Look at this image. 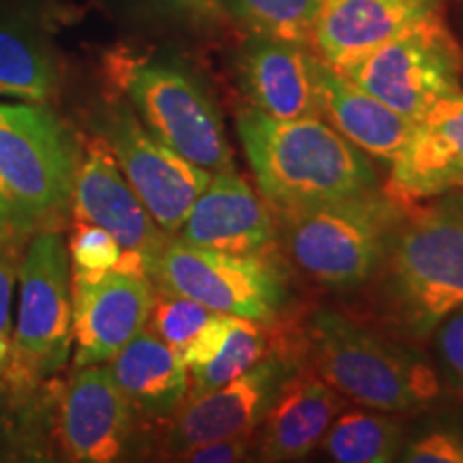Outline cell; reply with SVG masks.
<instances>
[{"label": "cell", "instance_id": "cell-1", "mask_svg": "<svg viewBox=\"0 0 463 463\" xmlns=\"http://www.w3.org/2000/svg\"><path fill=\"white\" fill-rule=\"evenodd\" d=\"M236 131L260 191L279 213L378 189L372 157L324 118L283 120L247 106Z\"/></svg>", "mask_w": 463, "mask_h": 463}, {"label": "cell", "instance_id": "cell-2", "mask_svg": "<svg viewBox=\"0 0 463 463\" xmlns=\"http://www.w3.org/2000/svg\"><path fill=\"white\" fill-rule=\"evenodd\" d=\"M375 277L382 309L410 339L463 309V191L410 202Z\"/></svg>", "mask_w": 463, "mask_h": 463}, {"label": "cell", "instance_id": "cell-3", "mask_svg": "<svg viewBox=\"0 0 463 463\" xmlns=\"http://www.w3.org/2000/svg\"><path fill=\"white\" fill-rule=\"evenodd\" d=\"M80 157L73 131L48 103H0V241L58 230Z\"/></svg>", "mask_w": 463, "mask_h": 463}, {"label": "cell", "instance_id": "cell-4", "mask_svg": "<svg viewBox=\"0 0 463 463\" xmlns=\"http://www.w3.org/2000/svg\"><path fill=\"white\" fill-rule=\"evenodd\" d=\"M300 339L314 372L364 408L416 412L442 397L444 382L430 358L339 311H314Z\"/></svg>", "mask_w": 463, "mask_h": 463}, {"label": "cell", "instance_id": "cell-5", "mask_svg": "<svg viewBox=\"0 0 463 463\" xmlns=\"http://www.w3.org/2000/svg\"><path fill=\"white\" fill-rule=\"evenodd\" d=\"M408 204L378 187L281 213L289 256L324 288H361L378 275Z\"/></svg>", "mask_w": 463, "mask_h": 463}, {"label": "cell", "instance_id": "cell-6", "mask_svg": "<svg viewBox=\"0 0 463 463\" xmlns=\"http://www.w3.org/2000/svg\"><path fill=\"white\" fill-rule=\"evenodd\" d=\"M112 80L165 146L213 174L236 170L219 109L194 73L176 62L120 56Z\"/></svg>", "mask_w": 463, "mask_h": 463}, {"label": "cell", "instance_id": "cell-7", "mask_svg": "<svg viewBox=\"0 0 463 463\" xmlns=\"http://www.w3.org/2000/svg\"><path fill=\"white\" fill-rule=\"evenodd\" d=\"M155 289L187 297L222 316L275 324L288 307V281L266 253H225L170 236L148 262Z\"/></svg>", "mask_w": 463, "mask_h": 463}, {"label": "cell", "instance_id": "cell-8", "mask_svg": "<svg viewBox=\"0 0 463 463\" xmlns=\"http://www.w3.org/2000/svg\"><path fill=\"white\" fill-rule=\"evenodd\" d=\"M69 249L58 230L39 232L20 264V314L5 378L14 389L37 384L69 361L73 297Z\"/></svg>", "mask_w": 463, "mask_h": 463}, {"label": "cell", "instance_id": "cell-9", "mask_svg": "<svg viewBox=\"0 0 463 463\" xmlns=\"http://www.w3.org/2000/svg\"><path fill=\"white\" fill-rule=\"evenodd\" d=\"M341 73L416 123L439 99L463 90V50L444 15H436Z\"/></svg>", "mask_w": 463, "mask_h": 463}, {"label": "cell", "instance_id": "cell-10", "mask_svg": "<svg viewBox=\"0 0 463 463\" xmlns=\"http://www.w3.org/2000/svg\"><path fill=\"white\" fill-rule=\"evenodd\" d=\"M97 131L148 215L165 234H176L213 172L165 146L123 101L97 112Z\"/></svg>", "mask_w": 463, "mask_h": 463}, {"label": "cell", "instance_id": "cell-11", "mask_svg": "<svg viewBox=\"0 0 463 463\" xmlns=\"http://www.w3.org/2000/svg\"><path fill=\"white\" fill-rule=\"evenodd\" d=\"M300 356L269 352L262 361L228 384L198 397H184L170 416L165 447L172 459L183 450L223 438L253 436L279 397L283 386L300 372Z\"/></svg>", "mask_w": 463, "mask_h": 463}, {"label": "cell", "instance_id": "cell-12", "mask_svg": "<svg viewBox=\"0 0 463 463\" xmlns=\"http://www.w3.org/2000/svg\"><path fill=\"white\" fill-rule=\"evenodd\" d=\"M75 367L109 363L146 326L155 288L146 277L120 270L73 273Z\"/></svg>", "mask_w": 463, "mask_h": 463}, {"label": "cell", "instance_id": "cell-13", "mask_svg": "<svg viewBox=\"0 0 463 463\" xmlns=\"http://www.w3.org/2000/svg\"><path fill=\"white\" fill-rule=\"evenodd\" d=\"M67 384L61 402V444L71 461L123 459L136 433V410L108 367L90 364Z\"/></svg>", "mask_w": 463, "mask_h": 463}, {"label": "cell", "instance_id": "cell-14", "mask_svg": "<svg viewBox=\"0 0 463 463\" xmlns=\"http://www.w3.org/2000/svg\"><path fill=\"white\" fill-rule=\"evenodd\" d=\"M71 213L75 222H89L114 236L123 251L140 253L146 264L165 247L170 234L148 215L99 136L80 157Z\"/></svg>", "mask_w": 463, "mask_h": 463}, {"label": "cell", "instance_id": "cell-15", "mask_svg": "<svg viewBox=\"0 0 463 463\" xmlns=\"http://www.w3.org/2000/svg\"><path fill=\"white\" fill-rule=\"evenodd\" d=\"M384 191L402 202L463 191V90L439 99L412 125L391 161Z\"/></svg>", "mask_w": 463, "mask_h": 463}, {"label": "cell", "instance_id": "cell-16", "mask_svg": "<svg viewBox=\"0 0 463 463\" xmlns=\"http://www.w3.org/2000/svg\"><path fill=\"white\" fill-rule=\"evenodd\" d=\"M236 78L249 106L273 118H322L317 54L307 45L247 34L236 54Z\"/></svg>", "mask_w": 463, "mask_h": 463}, {"label": "cell", "instance_id": "cell-17", "mask_svg": "<svg viewBox=\"0 0 463 463\" xmlns=\"http://www.w3.org/2000/svg\"><path fill=\"white\" fill-rule=\"evenodd\" d=\"M436 15H444V0H324L311 48L326 65L345 71Z\"/></svg>", "mask_w": 463, "mask_h": 463}, {"label": "cell", "instance_id": "cell-18", "mask_svg": "<svg viewBox=\"0 0 463 463\" xmlns=\"http://www.w3.org/2000/svg\"><path fill=\"white\" fill-rule=\"evenodd\" d=\"M178 239L225 253H266L277 239L269 206L236 170L215 172L194 202Z\"/></svg>", "mask_w": 463, "mask_h": 463}, {"label": "cell", "instance_id": "cell-19", "mask_svg": "<svg viewBox=\"0 0 463 463\" xmlns=\"http://www.w3.org/2000/svg\"><path fill=\"white\" fill-rule=\"evenodd\" d=\"M345 408V397L316 372H300L283 386L262 422L258 457L298 461L322 444L328 427Z\"/></svg>", "mask_w": 463, "mask_h": 463}, {"label": "cell", "instance_id": "cell-20", "mask_svg": "<svg viewBox=\"0 0 463 463\" xmlns=\"http://www.w3.org/2000/svg\"><path fill=\"white\" fill-rule=\"evenodd\" d=\"M61 90V67L48 28L26 0H0V95L50 103Z\"/></svg>", "mask_w": 463, "mask_h": 463}, {"label": "cell", "instance_id": "cell-21", "mask_svg": "<svg viewBox=\"0 0 463 463\" xmlns=\"http://www.w3.org/2000/svg\"><path fill=\"white\" fill-rule=\"evenodd\" d=\"M322 118L369 157L391 161L408 140L414 120L375 99L317 56Z\"/></svg>", "mask_w": 463, "mask_h": 463}, {"label": "cell", "instance_id": "cell-22", "mask_svg": "<svg viewBox=\"0 0 463 463\" xmlns=\"http://www.w3.org/2000/svg\"><path fill=\"white\" fill-rule=\"evenodd\" d=\"M108 369L136 414L148 419L170 420L187 397V364L148 328H142L109 361Z\"/></svg>", "mask_w": 463, "mask_h": 463}, {"label": "cell", "instance_id": "cell-23", "mask_svg": "<svg viewBox=\"0 0 463 463\" xmlns=\"http://www.w3.org/2000/svg\"><path fill=\"white\" fill-rule=\"evenodd\" d=\"M382 410H347L337 414L322 439L328 459L339 463H391L402 459L405 431Z\"/></svg>", "mask_w": 463, "mask_h": 463}, {"label": "cell", "instance_id": "cell-24", "mask_svg": "<svg viewBox=\"0 0 463 463\" xmlns=\"http://www.w3.org/2000/svg\"><path fill=\"white\" fill-rule=\"evenodd\" d=\"M324 0H223L232 24L247 34L281 39L311 48Z\"/></svg>", "mask_w": 463, "mask_h": 463}, {"label": "cell", "instance_id": "cell-25", "mask_svg": "<svg viewBox=\"0 0 463 463\" xmlns=\"http://www.w3.org/2000/svg\"><path fill=\"white\" fill-rule=\"evenodd\" d=\"M270 350V337L266 324L232 317V324L219 350L206 363L189 369L187 397L204 395L228 384L253 364L262 361Z\"/></svg>", "mask_w": 463, "mask_h": 463}, {"label": "cell", "instance_id": "cell-26", "mask_svg": "<svg viewBox=\"0 0 463 463\" xmlns=\"http://www.w3.org/2000/svg\"><path fill=\"white\" fill-rule=\"evenodd\" d=\"M217 316L219 314H215V311H211L208 307L195 303V300L187 297L155 289L153 307H150L146 326L144 328L157 335L187 364L189 356L194 354V350L198 347L208 326H211Z\"/></svg>", "mask_w": 463, "mask_h": 463}, {"label": "cell", "instance_id": "cell-27", "mask_svg": "<svg viewBox=\"0 0 463 463\" xmlns=\"http://www.w3.org/2000/svg\"><path fill=\"white\" fill-rule=\"evenodd\" d=\"M146 24L184 37H213L232 24L223 0H125Z\"/></svg>", "mask_w": 463, "mask_h": 463}, {"label": "cell", "instance_id": "cell-28", "mask_svg": "<svg viewBox=\"0 0 463 463\" xmlns=\"http://www.w3.org/2000/svg\"><path fill=\"white\" fill-rule=\"evenodd\" d=\"M402 461L463 463V405L433 414L412 438L405 439Z\"/></svg>", "mask_w": 463, "mask_h": 463}, {"label": "cell", "instance_id": "cell-29", "mask_svg": "<svg viewBox=\"0 0 463 463\" xmlns=\"http://www.w3.org/2000/svg\"><path fill=\"white\" fill-rule=\"evenodd\" d=\"M120 253H123V249L109 232L95 223L75 222L71 236H69V258L73 262V273H106V270L114 269Z\"/></svg>", "mask_w": 463, "mask_h": 463}, {"label": "cell", "instance_id": "cell-30", "mask_svg": "<svg viewBox=\"0 0 463 463\" xmlns=\"http://www.w3.org/2000/svg\"><path fill=\"white\" fill-rule=\"evenodd\" d=\"M439 378L463 397V309L450 314L433 331Z\"/></svg>", "mask_w": 463, "mask_h": 463}, {"label": "cell", "instance_id": "cell-31", "mask_svg": "<svg viewBox=\"0 0 463 463\" xmlns=\"http://www.w3.org/2000/svg\"><path fill=\"white\" fill-rule=\"evenodd\" d=\"M253 450V436L241 438H223L213 439V442L198 444V447L183 450L176 455L178 461L191 463H236L249 459Z\"/></svg>", "mask_w": 463, "mask_h": 463}, {"label": "cell", "instance_id": "cell-32", "mask_svg": "<svg viewBox=\"0 0 463 463\" xmlns=\"http://www.w3.org/2000/svg\"><path fill=\"white\" fill-rule=\"evenodd\" d=\"M15 245L14 242L0 241V339H14L9 333V311L15 283Z\"/></svg>", "mask_w": 463, "mask_h": 463}]
</instances>
